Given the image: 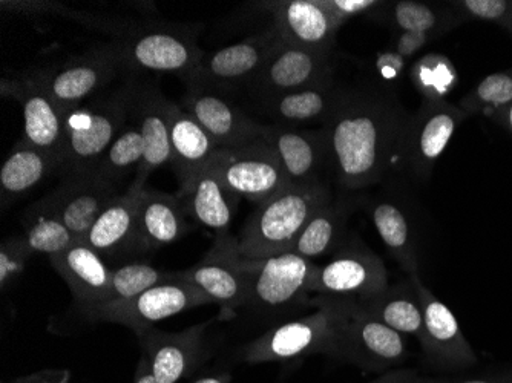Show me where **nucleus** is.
<instances>
[{
  "label": "nucleus",
  "mask_w": 512,
  "mask_h": 383,
  "mask_svg": "<svg viewBox=\"0 0 512 383\" xmlns=\"http://www.w3.org/2000/svg\"><path fill=\"white\" fill-rule=\"evenodd\" d=\"M408 117L387 97L344 91L322 125L336 183L344 190L379 183L398 161Z\"/></svg>",
  "instance_id": "obj_1"
},
{
  "label": "nucleus",
  "mask_w": 512,
  "mask_h": 383,
  "mask_svg": "<svg viewBox=\"0 0 512 383\" xmlns=\"http://www.w3.org/2000/svg\"><path fill=\"white\" fill-rule=\"evenodd\" d=\"M355 298L313 295L310 315L273 325L238 350V361L260 365L322 356L335 361L339 338L356 307Z\"/></svg>",
  "instance_id": "obj_2"
},
{
  "label": "nucleus",
  "mask_w": 512,
  "mask_h": 383,
  "mask_svg": "<svg viewBox=\"0 0 512 383\" xmlns=\"http://www.w3.org/2000/svg\"><path fill=\"white\" fill-rule=\"evenodd\" d=\"M332 198L324 181L290 184L247 218L237 236L238 253L246 259H266L289 252L310 218Z\"/></svg>",
  "instance_id": "obj_3"
},
{
  "label": "nucleus",
  "mask_w": 512,
  "mask_h": 383,
  "mask_svg": "<svg viewBox=\"0 0 512 383\" xmlns=\"http://www.w3.org/2000/svg\"><path fill=\"white\" fill-rule=\"evenodd\" d=\"M135 89L128 82L66 112L60 172L71 177L96 171L100 158L128 126Z\"/></svg>",
  "instance_id": "obj_4"
},
{
  "label": "nucleus",
  "mask_w": 512,
  "mask_h": 383,
  "mask_svg": "<svg viewBox=\"0 0 512 383\" xmlns=\"http://www.w3.org/2000/svg\"><path fill=\"white\" fill-rule=\"evenodd\" d=\"M249 292L243 310L255 318L270 321L283 318L299 308L310 307V281L318 266L295 253H281L266 259L243 258Z\"/></svg>",
  "instance_id": "obj_5"
},
{
  "label": "nucleus",
  "mask_w": 512,
  "mask_h": 383,
  "mask_svg": "<svg viewBox=\"0 0 512 383\" xmlns=\"http://www.w3.org/2000/svg\"><path fill=\"white\" fill-rule=\"evenodd\" d=\"M123 68L154 74H175L188 82L203 60L194 30L181 25L138 23L122 39L114 40Z\"/></svg>",
  "instance_id": "obj_6"
},
{
  "label": "nucleus",
  "mask_w": 512,
  "mask_h": 383,
  "mask_svg": "<svg viewBox=\"0 0 512 383\" xmlns=\"http://www.w3.org/2000/svg\"><path fill=\"white\" fill-rule=\"evenodd\" d=\"M206 167L232 194L256 206L272 200L290 186L278 155L263 140L241 148L218 149Z\"/></svg>",
  "instance_id": "obj_7"
},
{
  "label": "nucleus",
  "mask_w": 512,
  "mask_h": 383,
  "mask_svg": "<svg viewBox=\"0 0 512 383\" xmlns=\"http://www.w3.org/2000/svg\"><path fill=\"white\" fill-rule=\"evenodd\" d=\"M2 95L16 100L23 112L22 140L60 161L65 140V115L46 86V68L2 77Z\"/></svg>",
  "instance_id": "obj_8"
},
{
  "label": "nucleus",
  "mask_w": 512,
  "mask_h": 383,
  "mask_svg": "<svg viewBox=\"0 0 512 383\" xmlns=\"http://www.w3.org/2000/svg\"><path fill=\"white\" fill-rule=\"evenodd\" d=\"M384 261L359 238L344 239L325 266H318L310 293L341 298H373L388 287Z\"/></svg>",
  "instance_id": "obj_9"
},
{
  "label": "nucleus",
  "mask_w": 512,
  "mask_h": 383,
  "mask_svg": "<svg viewBox=\"0 0 512 383\" xmlns=\"http://www.w3.org/2000/svg\"><path fill=\"white\" fill-rule=\"evenodd\" d=\"M465 117L467 112L445 100H424L421 108L408 117L396 164L416 180L427 181Z\"/></svg>",
  "instance_id": "obj_10"
},
{
  "label": "nucleus",
  "mask_w": 512,
  "mask_h": 383,
  "mask_svg": "<svg viewBox=\"0 0 512 383\" xmlns=\"http://www.w3.org/2000/svg\"><path fill=\"white\" fill-rule=\"evenodd\" d=\"M206 304H212L211 299L175 272V278L171 281L155 285L129 301L99 308L88 319L91 322L123 325L134 331L135 336H140L157 322Z\"/></svg>",
  "instance_id": "obj_11"
},
{
  "label": "nucleus",
  "mask_w": 512,
  "mask_h": 383,
  "mask_svg": "<svg viewBox=\"0 0 512 383\" xmlns=\"http://www.w3.org/2000/svg\"><path fill=\"white\" fill-rule=\"evenodd\" d=\"M120 69L123 65L119 48L114 42L106 43L46 69V86L65 115L100 94Z\"/></svg>",
  "instance_id": "obj_12"
},
{
  "label": "nucleus",
  "mask_w": 512,
  "mask_h": 383,
  "mask_svg": "<svg viewBox=\"0 0 512 383\" xmlns=\"http://www.w3.org/2000/svg\"><path fill=\"white\" fill-rule=\"evenodd\" d=\"M211 321L200 322L183 331L152 327L137 336L142 356L148 361L158 383H177L197 373L211 356L207 330Z\"/></svg>",
  "instance_id": "obj_13"
},
{
  "label": "nucleus",
  "mask_w": 512,
  "mask_h": 383,
  "mask_svg": "<svg viewBox=\"0 0 512 383\" xmlns=\"http://www.w3.org/2000/svg\"><path fill=\"white\" fill-rule=\"evenodd\" d=\"M404 336L371 318L356 301L355 310L339 338L335 361L367 373H382L407 361Z\"/></svg>",
  "instance_id": "obj_14"
},
{
  "label": "nucleus",
  "mask_w": 512,
  "mask_h": 383,
  "mask_svg": "<svg viewBox=\"0 0 512 383\" xmlns=\"http://www.w3.org/2000/svg\"><path fill=\"white\" fill-rule=\"evenodd\" d=\"M281 42L275 28L270 27L223 50L204 54L188 83H200L211 89L252 86Z\"/></svg>",
  "instance_id": "obj_15"
},
{
  "label": "nucleus",
  "mask_w": 512,
  "mask_h": 383,
  "mask_svg": "<svg viewBox=\"0 0 512 383\" xmlns=\"http://www.w3.org/2000/svg\"><path fill=\"white\" fill-rule=\"evenodd\" d=\"M178 275L200 289L212 304L221 305L227 313H234L246 305L249 284L235 236H217L209 253Z\"/></svg>",
  "instance_id": "obj_16"
},
{
  "label": "nucleus",
  "mask_w": 512,
  "mask_h": 383,
  "mask_svg": "<svg viewBox=\"0 0 512 383\" xmlns=\"http://www.w3.org/2000/svg\"><path fill=\"white\" fill-rule=\"evenodd\" d=\"M333 83L332 53L279 43L250 88L261 100Z\"/></svg>",
  "instance_id": "obj_17"
},
{
  "label": "nucleus",
  "mask_w": 512,
  "mask_h": 383,
  "mask_svg": "<svg viewBox=\"0 0 512 383\" xmlns=\"http://www.w3.org/2000/svg\"><path fill=\"white\" fill-rule=\"evenodd\" d=\"M424 315L425 338L422 342L430 361L442 368L462 370L477 364V356L465 338L453 311L431 293L419 273L410 276Z\"/></svg>",
  "instance_id": "obj_18"
},
{
  "label": "nucleus",
  "mask_w": 512,
  "mask_h": 383,
  "mask_svg": "<svg viewBox=\"0 0 512 383\" xmlns=\"http://www.w3.org/2000/svg\"><path fill=\"white\" fill-rule=\"evenodd\" d=\"M181 106L194 115L220 149L241 148L261 140L264 125L247 117L218 91L200 83H188Z\"/></svg>",
  "instance_id": "obj_19"
},
{
  "label": "nucleus",
  "mask_w": 512,
  "mask_h": 383,
  "mask_svg": "<svg viewBox=\"0 0 512 383\" xmlns=\"http://www.w3.org/2000/svg\"><path fill=\"white\" fill-rule=\"evenodd\" d=\"M261 140L278 155L290 184L322 181V171L329 169V149L324 129L301 126L264 125Z\"/></svg>",
  "instance_id": "obj_20"
},
{
  "label": "nucleus",
  "mask_w": 512,
  "mask_h": 383,
  "mask_svg": "<svg viewBox=\"0 0 512 383\" xmlns=\"http://www.w3.org/2000/svg\"><path fill=\"white\" fill-rule=\"evenodd\" d=\"M119 195V187L92 172L66 177L48 198L77 243H85L97 218Z\"/></svg>",
  "instance_id": "obj_21"
},
{
  "label": "nucleus",
  "mask_w": 512,
  "mask_h": 383,
  "mask_svg": "<svg viewBox=\"0 0 512 383\" xmlns=\"http://www.w3.org/2000/svg\"><path fill=\"white\" fill-rule=\"evenodd\" d=\"M279 39L304 50L332 53L339 27L322 0L267 2Z\"/></svg>",
  "instance_id": "obj_22"
},
{
  "label": "nucleus",
  "mask_w": 512,
  "mask_h": 383,
  "mask_svg": "<svg viewBox=\"0 0 512 383\" xmlns=\"http://www.w3.org/2000/svg\"><path fill=\"white\" fill-rule=\"evenodd\" d=\"M174 102L166 99L154 85L137 86L131 115L142 132L145 158L134 181L145 184L149 175L166 164H172L171 114Z\"/></svg>",
  "instance_id": "obj_23"
},
{
  "label": "nucleus",
  "mask_w": 512,
  "mask_h": 383,
  "mask_svg": "<svg viewBox=\"0 0 512 383\" xmlns=\"http://www.w3.org/2000/svg\"><path fill=\"white\" fill-rule=\"evenodd\" d=\"M50 261L85 318L105 304L112 270L96 250L86 243H74L62 253L50 256Z\"/></svg>",
  "instance_id": "obj_24"
},
{
  "label": "nucleus",
  "mask_w": 512,
  "mask_h": 383,
  "mask_svg": "<svg viewBox=\"0 0 512 383\" xmlns=\"http://www.w3.org/2000/svg\"><path fill=\"white\" fill-rule=\"evenodd\" d=\"M175 195L195 223L214 230L217 236L229 235L240 197L232 194L209 167L181 184Z\"/></svg>",
  "instance_id": "obj_25"
},
{
  "label": "nucleus",
  "mask_w": 512,
  "mask_h": 383,
  "mask_svg": "<svg viewBox=\"0 0 512 383\" xmlns=\"http://www.w3.org/2000/svg\"><path fill=\"white\" fill-rule=\"evenodd\" d=\"M145 184L132 181L126 192L115 198L89 230L85 243L103 259L138 252L137 212Z\"/></svg>",
  "instance_id": "obj_26"
},
{
  "label": "nucleus",
  "mask_w": 512,
  "mask_h": 383,
  "mask_svg": "<svg viewBox=\"0 0 512 383\" xmlns=\"http://www.w3.org/2000/svg\"><path fill=\"white\" fill-rule=\"evenodd\" d=\"M191 230L177 195L145 187L138 203V252H152L177 243Z\"/></svg>",
  "instance_id": "obj_27"
},
{
  "label": "nucleus",
  "mask_w": 512,
  "mask_h": 383,
  "mask_svg": "<svg viewBox=\"0 0 512 383\" xmlns=\"http://www.w3.org/2000/svg\"><path fill=\"white\" fill-rule=\"evenodd\" d=\"M56 172H60V161L54 155L19 141L0 169L2 209L13 206Z\"/></svg>",
  "instance_id": "obj_28"
},
{
  "label": "nucleus",
  "mask_w": 512,
  "mask_h": 383,
  "mask_svg": "<svg viewBox=\"0 0 512 383\" xmlns=\"http://www.w3.org/2000/svg\"><path fill=\"white\" fill-rule=\"evenodd\" d=\"M171 145L172 167L180 186L203 171L220 149L194 115L177 103L172 105Z\"/></svg>",
  "instance_id": "obj_29"
},
{
  "label": "nucleus",
  "mask_w": 512,
  "mask_h": 383,
  "mask_svg": "<svg viewBox=\"0 0 512 383\" xmlns=\"http://www.w3.org/2000/svg\"><path fill=\"white\" fill-rule=\"evenodd\" d=\"M344 91L330 85L287 92L263 100L264 109L276 125L301 126L321 123L329 120L338 106Z\"/></svg>",
  "instance_id": "obj_30"
},
{
  "label": "nucleus",
  "mask_w": 512,
  "mask_h": 383,
  "mask_svg": "<svg viewBox=\"0 0 512 383\" xmlns=\"http://www.w3.org/2000/svg\"><path fill=\"white\" fill-rule=\"evenodd\" d=\"M353 209L352 200L332 198L310 218L289 252L310 261L329 253L333 255L344 243L348 218L352 217Z\"/></svg>",
  "instance_id": "obj_31"
},
{
  "label": "nucleus",
  "mask_w": 512,
  "mask_h": 383,
  "mask_svg": "<svg viewBox=\"0 0 512 383\" xmlns=\"http://www.w3.org/2000/svg\"><path fill=\"white\" fill-rule=\"evenodd\" d=\"M359 301V299H358ZM362 310L402 336L416 338L422 345L425 338L424 315L411 281L388 285L384 292L359 301Z\"/></svg>",
  "instance_id": "obj_32"
},
{
  "label": "nucleus",
  "mask_w": 512,
  "mask_h": 383,
  "mask_svg": "<svg viewBox=\"0 0 512 383\" xmlns=\"http://www.w3.org/2000/svg\"><path fill=\"white\" fill-rule=\"evenodd\" d=\"M370 217L394 261L408 276L419 273L416 239L407 213L393 201H376L371 206Z\"/></svg>",
  "instance_id": "obj_33"
},
{
  "label": "nucleus",
  "mask_w": 512,
  "mask_h": 383,
  "mask_svg": "<svg viewBox=\"0 0 512 383\" xmlns=\"http://www.w3.org/2000/svg\"><path fill=\"white\" fill-rule=\"evenodd\" d=\"M22 227L23 239L33 255H57L77 243L73 233L60 220L48 195L23 212Z\"/></svg>",
  "instance_id": "obj_34"
},
{
  "label": "nucleus",
  "mask_w": 512,
  "mask_h": 383,
  "mask_svg": "<svg viewBox=\"0 0 512 383\" xmlns=\"http://www.w3.org/2000/svg\"><path fill=\"white\" fill-rule=\"evenodd\" d=\"M145 158V143L137 126H126L97 164L94 174L119 187L132 172L137 175Z\"/></svg>",
  "instance_id": "obj_35"
},
{
  "label": "nucleus",
  "mask_w": 512,
  "mask_h": 383,
  "mask_svg": "<svg viewBox=\"0 0 512 383\" xmlns=\"http://www.w3.org/2000/svg\"><path fill=\"white\" fill-rule=\"evenodd\" d=\"M174 278L175 272H163L148 262H129L125 266L112 270L111 289H109L102 307L134 299L135 296L142 295L143 292L152 289L155 285L163 284V282L171 281Z\"/></svg>",
  "instance_id": "obj_36"
},
{
  "label": "nucleus",
  "mask_w": 512,
  "mask_h": 383,
  "mask_svg": "<svg viewBox=\"0 0 512 383\" xmlns=\"http://www.w3.org/2000/svg\"><path fill=\"white\" fill-rule=\"evenodd\" d=\"M414 88L430 102H444L445 97L457 85V71L447 57L428 54L421 57L411 68Z\"/></svg>",
  "instance_id": "obj_37"
},
{
  "label": "nucleus",
  "mask_w": 512,
  "mask_h": 383,
  "mask_svg": "<svg viewBox=\"0 0 512 383\" xmlns=\"http://www.w3.org/2000/svg\"><path fill=\"white\" fill-rule=\"evenodd\" d=\"M390 19L401 33H424L437 37L450 27V17L444 11L414 0L394 2Z\"/></svg>",
  "instance_id": "obj_38"
},
{
  "label": "nucleus",
  "mask_w": 512,
  "mask_h": 383,
  "mask_svg": "<svg viewBox=\"0 0 512 383\" xmlns=\"http://www.w3.org/2000/svg\"><path fill=\"white\" fill-rule=\"evenodd\" d=\"M512 103V69L486 76L470 94L462 100L463 111L485 112L490 117L508 108Z\"/></svg>",
  "instance_id": "obj_39"
},
{
  "label": "nucleus",
  "mask_w": 512,
  "mask_h": 383,
  "mask_svg": "<svg viewBox=\"0 0 512 383\" xmlns=\"http://www.w3.org/2000/svg\"><path fill=\"white\" fill-rule=\"evenodd\" d=\"M33 253L28 249L23 236H10L0 244V287L7 292L27 269L28 259Z\"/></svg>",
  "instance_id": "obj_40"
},
{
  "label": "nucleus",
  "mask_w": 512,
  "mask_h": 383,
  "mask_svg": "<svg viewBox=\"0 0 512 383\" xmlns=\"http://www.w3.org/2000/svg\"><path fill=\"white\" fill-rule=\"evenodd\" d=\"M463 16L500 25L512 34V2L508 0H463L453 2Z\"/></svg>",
  "instance_id": "obj_41"
},
{
  "label": "nucleus",
  "mask_w": 512,
  "mask_h": 383,
  "mask_svg": "<svg viewBox=\"0 0 512 383\" xmlns=\"http://www.w3.org/2000/svg\"><path fill=\"white\" fill-rule=\"evenodd\" d=\"M322 4L335 20L339 30L347 20L367 16L385 5L378 0H322Z\"/></svg>",
  "instance_id": "obj_42"
},
{
  "label": "nucleus",
  "mask_w": 512,
  "mask_h": 383,
  "mask_svg": "<svg viewBox=\"0 0 512 383\" xmlns=\"http://www.w3.org/2000/svg\"><path fill=\"white\" fill-rule=\"evenodd\" d=\"M433 39L434 37L430 36V34L401 33L398 39H396V42H394L393 50L396 51L399 56L408 60L410 57H413L414 54L419 53V51Z\"/></svg>",
  "instance_id": "obj_43"
},
{
  "label": "nucleus",
  "mask_w": 512,
  "mask_h": 383,
  "mask_svg": "<svg viewBox=\"0 0 512 383\" xmlns=\"http://www.w3.org/2000/svg\"><path fill=\"white\" fill-rule=\"evenodd\" d=\"M405 63L407 60L399 56L394 50L385 51L376 60V69H378L379 76L385 80H394L401 77L404 71Z\"/></svg>",
  "instance_id": "obj_44"
},
{
  "label": "nucleus",
  "mask_w": 512,
  "mask_h": 383,
  "mask_svg": "<svg viewBox=\"0 0 512 383\" xmlns=\"http://www.w3.org/2000/svg\"><path fill=\"white\" fill-rule=\"evenodd\" d=\"M69 380H71V373L68 370H43L17 377L10 383H69Z\"/></svg>",
  "instance_id": "obj_45"
},
{
  "label": "nucleus",
  "mask_w": 512,
  "mask_h": 383,
  "mask_svg": "<svg viewBox=\"0 0 512 383\" xmlns=\"http://www.w3.org/2000/svg\"><path fill=\"white\" fill-rule=\"evenodd\" d=\"M370 383H440L436 380L428 379V377L417 374L416 371L411 370H398L388 371L382 374L378 379Z\"/></svg>",
  "instance_id": "obj_46"
},
{
  "label": "nucleus",
  "mask_w": 512,
  "mask_h": 383,
  "mask_svg": "<svg viewBox=\"0 0 512 383\" xmlns=\"http://www.w3.org/2000/svg\"><path fill=\"white\" fill-rule=\"evenodd\" d=\"M134 383H158V380L152 374L148 361L143 356L138 362L137 370H135Z\"/></svg>",
  "instance_id": "obj_47"
},
{
  "label": "nucleus",
  "mask_w": 512,
  "mask_h": 383,
  "mask_svg": "<svg viewBox=\"0 0 512 383\" xmlns=\"http://www.w3.org/2000/svg\"><path fill=\"white\" fill-rule=\"evenodd\" d=\"M232 373L229 371H218V373L206 374L192 383H232Z\"/></svg>",
  "instance_id": "obj_48"
},
{
  "label": "nucleus",
  "mask_w": 512,
  "mask_h": 383,
  "mask_svg": "<svg viewBox=\"0 0 512 383\" xmlns=\"http://www.w3.org/2000/svg\"><path fill=\"white\" fill-rule=\"evenodd\" d=\"M497 122L502 123L506 129L512 134V103L508 106V108L503 109L500 114L496 115Z\"/></svg>",
  "instance_id": "obj_49"
},
{
  "label": "nucleus",
  "mask_w": 512,
  "mask_h": 383,
  "mask_svg": "<svg viewBox=\"0 0 512 383\" xmlns=\"http://www.w3.org/2000/svg\"><path fill=\"white\" fill-rule=\"evenodd\" d=\"M459 383H512V377H479V379L463 380Z\"/></svg>",
  "instance_id": "obj_50"
}]
</instances>
